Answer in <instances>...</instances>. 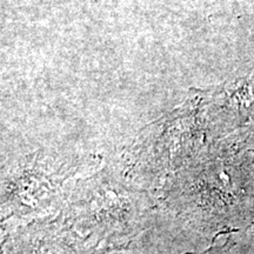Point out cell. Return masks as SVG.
Returning <instances> with one entry per match:
<instances>
[{"label": "cell", "instance_id": "6da1fadb", "mask_svg": "<svg viewBox=\"0 0 254 254\" xmlns=\"http://www.w3.org/2000/svg\"><path fill=\"white\" fill-rule=\"evenodd\" d=\"M254 234V232H253ZM206 254H249L245 253L239 244L234 240V238L230 236L224 243H218V240L214 241V245L211 246L206 251Z\"/></svg>", "mask_w": 254, "mask_h": 254}, {"label": "cell", "instance_id": "7a4b0ae2", "mask_svg": "<svg viewBox=\"0 0 254 254\" xmlns=\"http://www.w3.org/2000/svg\"><path fill=\"white\" fill-rule=\"evenodd\" d=\"M186 254H194V253H186ZM202 254H205V253H202Z\"/></svg>", "mask_w": 254, "mask_h": 254}]
</instances>
